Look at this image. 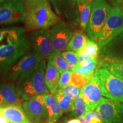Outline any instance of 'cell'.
<instances>
[{
	"label": "cell",
	"mask_w": 123,
	"mask_h": 123,
	"mask_svg": "<svg viewBox=\"0 0 123 123\" xmlns=\"http://www.w3.org/2000/svg\"><path fill=\"white\" fill-rule=\"evenodd\" d=\"M30 39L22 27L0 29V69L6 70L25 54Z\"/></svg>",
	"instance_id": "obj_1"
},
{
	"label": "cell",
	"mask_w": 123,
	"mask_h": 123,
	"mask_svg": "<svg viewBox=\"0 0 123 123\" xmlns=\"http://www.w3.org/2000/svg\"><path fill=\"white\" fill-rule=\"evenodd\" d=\"M49 0H24L25 24L29 31L47 30L60 21Z\"/></svg>",
	"instance_id": "obj_2"
},
{
	"label": "cell",
	"mask_w": 123,
	"mask_h": 123,
	"mask_svg": "<svg viewBox=\"0 0 123 123\" xmlns=\"http://www.w3.org/2000/svg\"><path fill=\"white\" fill-rule=\"evenodd\" d=\"M46 68V61L42 59L36 67L17 79L15 89L22 101L38 95L49 93V90L44 80Z\"/></svg>",
	"instance_id": "obj_3"
},
{
	"label": "cell",
	"mask_w": 123,
	"mask_h": 123,
	"mask_svg": "<svg viewBox=\"0 0 123 123\" xmlns=\"http://www.w3.org/2000/svg\"><path fill=\"white\" fill-rule=\"evenodd\" d=\"M123 32V12L119 7H112L96 40L97 43L103 48Z\"/></svg>",
	"instance_id": "obj_4"
},
{
	"label": "cell",
	"mask_w": 123,
	"mask_h": 123,
	"mask_svg": "<svg viewBox=\"0 0 123 123\" xmlns=\"http://www.w3.org/2000/svg\"><path fill=\"white\" fill-rule=\"evenodd\" d=\"M111 7L104 0H92L91 12L86 31L92 41H96L110 13Z\"/></svg>",
	"instance_id": "obj_5"
},
{
	"label": "cell",
	"mask_w": 123,
	"mask_h": 123,
	"mask_svg": "<svg viewBox=\"0 0 123 123\" xmlns=\"http://www.w3.org/2000/svg\"><path fill=\"white\" fill-rule=\"evenodd\" d=\"M104 96L123 103V79L104 68L97 70Z\"/></svg>",
	"instance_id": "obj_6"
},
{
	"label": "cell",
	"mask_w": 123,
	"mask_h": 123,
	"mask_svg": "<svg viewBox=\"0 0 123 123\" xmlns=\"http://www.w3.org/2000/svg\"><path fill=\"white\" fill-rule=\"evenodd\" d=\"M22 107L28 119L33 123H44L47 120L45 93L23 101Z\"/></svg>",
	"instance_id": "obj_7"
},
{
	"label": "cell",
	"mask_w": 123,
	"mask_h": 123,
	"mask_svg": "<svg viewBox=\"0 0 123 123\" xmlns=\"http://www.w3.org/2000/svg\"><path fill=\"white\" fill-rule=\"evenodd\" d=\"M96 111L100 115L103 123H123V103L103 98Z\"/></svg>",
	"instance_id": "obj_8"
},
{
	"label": "cell",
	"mask_w": 123,
	"mask_h": 123,
	"mask_svg": "<svg viewBox=\"0 0 123 123\" xmlns=\"http://www.w3.org/2000/svg\"><path fill=\"white\" fill-rule=\"evenodd\" d=\"M25 17L24 0H7L0 5V25L22 22Z\"/></svg>",
	"instance_id": "obj_9"
},
{
	"label": "cell",
	"mask_w": 123,
	"mask_h": 123,
	"mask_svg": "<svg viewBox=\"0 0 123 123\" xmlns=\"http://www.w3.org/2000/svg\"><path fill=\"white\" fill-rule=\"evenodd\" d=\"M42 59L34 52L25 54L6 70L9 79L12 81H17L20 76L36 67Z\"/></svg>",
	"instance_id": "obj_10"
},
{
	"label": "cell",
	"mask_w": 123,
	"mask_h": 123,
	"mask_svg": "<svg viewBox=\"0 0 123 123\" xmlns=\"http://www.w3.org/2000/svg\"><path fill=\"white\" fill-rule=\"evenodd\" d=\"M53 52L66 50V47L73 36V32L67 24L61 21L53 26L49 31Z\"/></svg>",
	"instance_id": "obj_11"
},
{
	"label": "cell",
	"mask_w": 123,
	"mask_h": 123,
	"mask_svg": "<svg viewBox=\"0 0 123 123\" xmlns=\"http://www.w3.org/2000/svg\"><path fill=\"white\" fill-rule=\"evenodd\" d=\"M81 96L85 101L89 111H94L102 99L100 80L97 71L87 84L81 88Z\"/></svg>",
	"instance_id": "obj_12"
},
{
	"label": "cell",
	"mask_w": 123,
	"mask_h": 123,
	"mask_svg": "<svg viewBox=\"0 0 123 123\" xmlns=\"http://www.w3.org/2000/svg\"><path fill=\"white\" fill-rule=\"evenodd\" d=\"M33 51L43 59L48 58L53 52L50 33L47 30L33 31L31 34Z\"/></svg>",
	"instance_id": "obj_13"
},
{
	"label": "cell",
	"mask_w": 123,
	"mask_h": 123,
	"mask_svg": "<svg viewBox=\"0 0 123 123\" xmlns=\"http://www.w3.org/2000/svg\"><path fill=\"white\" fill-rule=\"evenodd\" d=\"M55 13L64 17L71 25L75 24L74 21L79 23L78 10H76V0H49Z\"/></svg>",
	"instance_id": "obj_14"
},
{
	"label": "cell",
	"mask_w": 123,
	"mask_h": 123,
	"mask_svg": "<svg viewBox=\"0 0 123 123\" xmlns=\"http://www.w3.org/2000/svg\"><path fill=\"white\" fill-rule=\"evenodd\" d=\"M22 101L17 92L14 84L12 83H0V108L21 105Z\"/></svg>",
	"instance_id": "obj_15"
},
{
	"label": "cell",
	"mask_w": 123,
	"mask_h": 123,
	"mask_svg": "<svg viewBox=\"0 0 123 123\" xmlns=\"http://www.w3.org/2000/svg\"><path fill=\"white\" fill-rule=\"evenodd\" d=\"M98 64L101 68L108 70L112 74L123 79V59L102 54Z\"/></svg>",
	"instance_id": "obj_16"
},
{
	"label": "cell",
	"mask_w": 123,
	"mask_h": 123,
	"mask_svg": "<svg viewBox=\"0 0 123 123\" xmlns=\"http://www.w3.org/2000/svg\"><path fill=\"white\" fill-rule=\"evenodd\" d=\"M2 114L9 121L17 123H33L28 119L21 105L0 108Z\"/></svg>",
	"instance_id": "obj_17"
},
{
	"label": "cell",
	"mask_w": 123,
	"mask_h": 123,
	"mask_svg": "<svg viewBox=\"0 0 123 123\" xmlns=\"http://www.w3.org/2000/svg\"><path fill=\"white\" fill-rule=\"evenodd\" d=\"M47 118L44 123H56L62 116L63 112L57 100L53 94L45 93Z\"/></svg>",
	"instance_id": "obj_18"
},
{
	"label": "cell",
	"mask_w": 123,
	"mask_h": 123,
	"mask_svg": "<svg viewBox=\"0 0 123 123\" xmlns=\"http://www.w3.org/2000/svg\"><path fill=\"white\" fill-rule=\"evenodd\" d=\"M60 73L54 66L48 61L44 73L46 85L51 94L55 95L59 89Z\"/></svg>",
	"instance_id": "obj_19"
},
{
	"label": "cell",
	"mask_w": 123,
	"mask_h": 123,
	"mask_svg": "<svg viewBox=\"0 0 123 123\" xmlns=\"http://www.w3.org/2000/svg\"><path fill=\"white\" fill-rule=\"evenodd\" d=\"M92 0H76L78 9L80 26L86 30L91 12Z\"/></svg>",
	"instance_id": "obj_20"
},
{
	"label": "cell",
	"mask_w": 123,
	"mask_h": 123,
	"mask_svg": "<svg viewBox=\"0 0 123 123\" xmlns=\"http://www.w3.org/2000/svg\"><path fill=\"white\" fill-rule=\"evenodd\" d=\"M88 40L87 35L81 31H76L73 34V37L66 47V50L73 51L78 53Z\"/></svg>",
	"instance_id": "obj_21"
},
{
	"label": "cell",
	"mask_w": 123,
	"mask_h": 123,
	"mask_svg": "<svg viewBox=\"0 0 123 123\" xmlns=\"http://www.w3.org/2000/svg\"><path fill=\"white\" fill-rule=\"evenodd\" d=\"M55 98L63 113L71 112L74 108L75 100L58 90L55 94Z\"/></svg>",
	"instance_id": "obj_22"
},
{
	"label": "cell",
	"mask_w": 123,
	"mask_h": 123,
	"mask_svg": "<svg viewBox=\"0 0 123 123\" xmlns=\"http://www.w3.org/2000/svg\"><path fill=\"white\" fill-rule=\"evenodd\" d=\"M48 61L51 62L60 74L68 71V62L63 58L61 52H53L49 56Z\"/></svg>",
	"instance_id": "obj_23"
},
{
	"label": "cell",
	"mask_w": 123,
	"mask_h": 123,
	"mask_svg": "<svg viewBox=\"0 0 123 123\" xmlns=\"http://www.w3.org/2000/svg\"><path fill=\"white\" fill-rule=\"evenodd\" d=\"M98 59H93L90 63L84 66H75L73 72H76L84 76L91 78L98 69Z\"/></svg>",
	"instance_id": "obj_24"
},
{
	"label": "cell",
	"mask_w": 123,
	"mask_h": 123,
	"mask_svg": "<svg viewBox=\"0 0 123 123\" xmlns=\"http://www.w3.org/2000/svg\"><path fill=\"white\" fill-rule=\"evenodd\" d=\"M88 112V109L87 104L80 95L75 100L74 108V110L70 112V116L73 117L79 118L85 116Z\"/></svg>",
	"instance_id": "obj_25"
},
{
	"label": "cell",
	"mask_w": 123,
	"mask_h": 123,
	"mask_svg": "<svg viewBox=\"0 0 123 123\" xmlns=\"http://www.w3.org/2000/svg\"><path fill=\"white\" fill-rule=\"evenodd\" d=\"M90 79L91 78L88 77L84 76L76 72H72L70 83L69 84L82 88L88 83Z\"/></svg>",
	"instance_id": "obj_26"
},
{
	"label": "cell",
	"mask_w": 123,
	"mask_h": 123,
	"mask_svg": "<svg viewBox=\"0 0 123 123\" xmlns=\"http://www.w3.org/2000/svg\"><path fill=\"white\" fill-rule=\"evenodd\" d=\"M58 90L64 94L68 95L74 100H75L81 93V88L70 84H68L62 87H59Z\"/></svg>",
	"instance_id": "obj_27"
},
{
	"label": "cell",
	"mask_w": 123,
	"mask_h": 123,
	"mask_svg": "<svg viewBox=\"0 0 123 123\" xmlns=\"http://www.w3.org/2000/svg\"><path fill=\"white\" fill-rule=\"evenodd\" d=\"M99 49L98 43H95L94 41L88 39L82 49L90 53L95 59H97L99 54Z\"/></svg>",
	"instance_id": "obj_28"
},
{
	"label": "cell",
	"mask_w": 123,
	"mask_h": 123,
	"mask_svg": "<svg viewBox=\"0 0 123 123\" xmlns=\"http://www.w3.org/2000/svg\"><path fill=\"white\" fill-rule=\"evenodd\" d=\"M62 55L63 58L69 63H72L75 65H79V56L78 53L73 51H66L62 52Z\"/></svg>",
	"instance_id": "obj_29"
},
{
	"label": "cell",
	"mask_w": 123,
	"mask_h": 123,
	"mask_svg": "<svg viewBox=\"0 0 123 123\" xmlns=\"http://www.w3.org/2000/svg\"><path fill=\"white\" fill-rule=\"evenodd\" d=\"M78 56H79V66H84L90 63L91 62L95 59L93 56L88 53V52L86 51L85 50H81L78 53Z\"/></svg>",
	"instance_id": "obj_30"
},
{
	"label": "cell",
	"mask_w": 123,
	"mask_h": 123,
	"mask_svg": "<svg viewBox=\"0 0 123 123\" xmlns=\"http://www.w3.org/2000/svg\"><path fill=\"white\" fill-rule=\"evenodd\" d=\"M84 116L89 123H103L100 115L96 111H89Z\"/></svg>",
	"instance_id": "obj_31"
},
{
	"label": "cell",
	"mask_w": 123,
	"mask_h": 123,
	"mask_svg": "<svg viewBox=\"0 0 123 123\" xmlns=\"http://www.w3.org/2000/svg\"><path fill=\"white\" fill-rule=\"evenodd\" d=\"M71 73V71H66L61 74L59 80V87H64V86L70 84Z\"/></svg>",
	"instance_id": "obj_32"
},
{
	"label": "cell",
	"mask_w": 123,
	"mask_h": 123,
	"mask_svg": "<svg viewBox=\"0 0 123 123\" xmlns=\"http://www.w3.org/2000/svg\"><path fill=\"white\" fill-rule=\"evenodd\" d=\"M10 121H9L4 116L2 112L0 110V123H9Z\"/></svg>",
	"instance_id": "obj_33"
},
{
	"label": "cell",
	"mask_w": 123,
	"mask_h": 123,
	"mask_svg": "<svg viewBox=\"0 0 123 123\" xmlns=\"http://www.w3.org/2000/svg\"><path fill=\"white\" fill-rule=\"evenodd\" d=\"M66 123H80V122L79 118L78 119H77V118H74V119L68 120H66Z\"/></svg>",
	"instance_id": "obj_34"
},
{
	"label": "cell",
	"mask_w": 123,
	"mask_h": 123,
	"mask_svg": "<svg viewBox=\"0 0 123 123\" xmlns=\"http://www.w3.org/2000/svg\"><path fill=\"white\" fill-rule=\"evenodd\" d=\"M79 120L80 123H89L88 121L87 120V119H86V118L85 117V116H84L79 117Z\"/></svg>",
	"instance_id": "obj_35"
},
{
	"label": "cell",
	"mask_w": 123,
	"mask_h": 123,
	"mask_svg": "<svg viewBox=\"0 0 123 123\" xmlns=\"http://www.w3.org/2000/svg\"><path fill=\"white\" fill-rule=\"evenodd\" d=\"M117 6L119 7L123 12V0H119V1H117Z\"/></svg>",
	"instance_id": "obj_36"
},
{
	"label": "cell",
	"mask_w": 123,
	"mask_h": 123,
	"mask_svg": "<svg viewBox=\"0 0 123 123\" xmlns=\"http://www.w3.org/2000/svg\"><path fill=\"white\" fill-rule=\"evenodd\" d=\"M75 64H72V63H68V71H71L73 72V71L74 70V67H75Z\"/></svg>",
	"instance_id": "obj_37"
},
{
	"label": "cell",
	"mask_w": 123,
	"mask_h": 123,
	"mask_svg": "<svg viewBox=\"0 0 123 123\" xmlns=\"http://www.w3.org/2000/svg\"><path fill=\"white\" fill-rule=\"evenodd\" d=\"M66 120L65 119H61L59 120L56 123H66Z\"/></svg>",
	"instance_id": "obj_38"
},
{
	"label": "cell",
	"mask_w": 123,
	"mask_h": 123,
	"mask_svg": "<svg viewBox=\"0 0 123 123\" xmlns=\"http://www.w3.org/2000/svg\"><path fill=\"white\" fill-rule=\"evenodd\" d=\"M7 0H0V5L3 4V3L6 2V1H7Z\"/></svg>",
	"instance_id": "obj_39"
},
{
	"label": "cell",
	"mask_w": 123,
	"mask_h": 123,
	"mask_svg": "<svg viewBox=\"0 0 123 123\" xmlns=\"http://www.w3.org/2000/svg\"><path fill=\"white\" fill-rule=\"evenodd\" d=\"M14 123V122H11V121H10V123Z\"/></svg>",
	"instance_id": "obj_40"
}]
</instances>
